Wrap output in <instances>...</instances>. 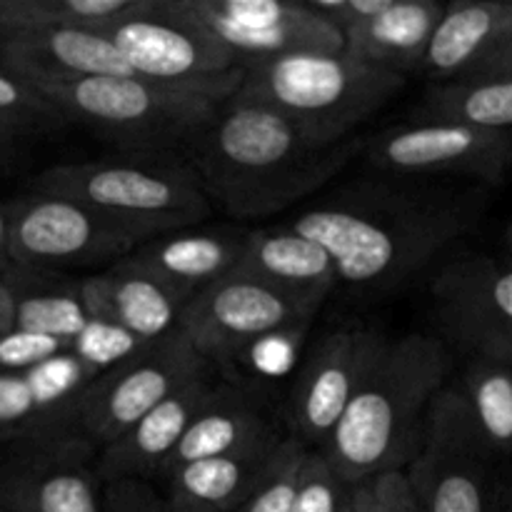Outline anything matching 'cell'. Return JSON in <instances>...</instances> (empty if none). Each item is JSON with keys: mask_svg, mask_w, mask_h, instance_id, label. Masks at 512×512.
<instances>
[{"mask_svg": "<svg viewBox=\"0 0 512 512\" xmlns=\"http://www.w3.org/2000/svg\"><path fill=\"white\" fill-rule=\"evenodd\" d=\"M473 223L470 195L363 180L303 210L290 228L330 255L340 285L373 298L403 288Z\"/></svg>", "mask_w": 512, "mask_h": 512, "instance_id": "6da1fadb", "label": "cell"}, {"mask_svg": "<svg viewBox=\"0 0 512 512\" xmlns=\"http://www.w3.org/2000/svg\"><path fill=\"white\" fill-rule=\"evenodd\" d=\"M365 143V135L323 143L273 105L238 90L190 148V165L210 205L240 220L268 218L323 188Z\"/></svg>", "mask_w": 512, "mask_h": 512, "instance_id": "7a4b0ae2", "label": "cell"}, {"mask_svg": "<svg viewBox=\"0 0 512 512\" xmlns=\"http://www.w3.org/2000/svg\"><path fill=\"white\" fill-rule=\"evenodd\" d=\"M450 370L453 355L433 335L388 340L320 453L348 483L405 470L418 450L425 413Z\"/></svg>", "mask_w": 512, "mask_h": 512, "instance_id": "3957f363", "label": "cell"}, {"mask_svg": "<svg viewBox=\"0 0 512 512\" xmlns=\"http://www.w3.org/2000/svg\"><path fill=\"white\" fill-rule=\"evenodd\" d=\"M33 190L85 205L148 240L193 228L213 213L193 165L173 155L128 153L55 165L35 178Z\"/></svg>", "mask_w": 512, "mask_h": 512, "instance_id": "277c9868", "label": "cell"}, {"mask_svg": "<svg viewBox=\"0 0 512 512\" xmlns=\"http://www.w3.org/2000/svg\"><path fill=\"white\" fill-rule=\"evenodd\" d=\"M70 123L105 135L128 153L173 155L193 148L225 103L213 90L105 75L38 88Z\"/></svg>", "mask_w": 512, "mask_h": 512, "instance_id": "5b68a950", "label": "cell"}, {"mask_svg": "<svg viewBox=\"0 0 512 512\" xmlns=\"http://www.w3.org/2000/svg\"><path fill=\"white\" fill-rule=\"evenodd\" d=\"M405 75L373 68L345 53H298L245 68L240 93L273 105L323 143L353 138L403 90Z\"/></svg>", "mask_w": 512, "mask_h": 512, "instance_id": "8992f818", "label": "cell"}, {"mask_svg": "<svg viewBox=\"0 0 512 512\" xmlns=\"http://www.w3.org/2000/svg\"><path fill=\"white\" fill-rule=\"evenodd\" d=\"M493 455L463 390L445 385L425 413L405 475L425 512H493Z\"/></svg>", "mask_w": 512, "mask_h": 512, "instance_id": "52a82bcc", "label": "cell"}, {"mask_svg": "<svg viewBox=\"0 0 512 512\" xmlns=\"http://www.w3.org/2000/svg\"><path fill=\"white\" fill-rule=\"evenodd\" d=\"M210 368L213 365L190 345V340L175 330L93 380L78 408L80 433L95 450L108 448L155 405L195 380L213 375Z\"/></svg>", "mask_w": 512, "mask_h": 512, "instance_id": "ba28073f", "label": "cell"}, {"mask_svg": "<svg viewBox=\"0 0 512 512\" xmlns=\"http://www.w3.org/2000/svg\"><path fill=\"white\" fill-rule=\"evenodd\" d=\"M103 33L138 78L213 90L223 98L243 88V63L208 33L170 15L163 0H150L145 10L108 25Z\"/></svg>", "mask_w": 512, "mask_h": 512, "instance_id": "9c48e42d", "label": "cell"}, {"mask_svg": "<svg viewBox=\"0 0 512 512\" xmlns=\"http://www.w3.org/2000/svg\"><path fill=\"white\" fill-rule=\"evenodd\" d=\"M163 8L225 45L243 68L283 55L343 53L345 48L343 33L303 3L163 0Z\"/></svg>", "mask_w": 512, "mask_h": 512, "instance_id": "30bf717a", "label": "cell"}, {"mask_svg": "<svg viewBox=\"0 0 512 512\" xmlns=\"http://www.w3.org/2000/svg\"><path fill=\"white\" fill-rule=\"evenodd\" d=\"M145 240L138 230L58 195L33 193L10 210L8 255L33 268L120 263Z\"/></svg>", "mask_w": 512, "mask_h": 512, "instance_id": "8fae6325", "label": "cell"}, {"mask_svg": "<svg viewBox=\"0 0 512 512\" xmlns=\"http://www.w3.org/2000/svg\"><path fill=\"white\" fill-rule=\"evenodd\" d=\"M313 320L278 290L233 270L188 300L178 330L213 365L248 353L270 335L305 330Z\"/></svg>", "mask_w": 512, "mask_h": 512, "instance_id": "7c38bea8", "label": "cell"}, {"mask_svg": "<svg viewBox=\"0 0 512 512\" xmlns=\"http://www.w3.org/2000/svg\"><path fill=\"white\" fill-rule=\"evenodd\" d=\"M373 168L393 175H473L500 183L512 165V133L423 120L368 138Z\"/></svg>", "mask_w": 512, "mask_h": 512, "instance_id": "4fadbf2b", "label": "cell"}, {"mask_svg": "<svg viewBox=\"0 0 512 512\" xmlns=\"http://www.w3.org/2000/svg\"><path fill=\"white\" fill-rule=\"evenodd\" d=\"M440 325L473 360L512 365V265L468 255L433 280Z\"/></svg>", "mask_w": 512, "mask_h": 512, "instance_id": "5bb4252c", "label": "cell"}, {"mask_svg": "<svg viewBox=\"0 0 512 512\" xmlns=\"http://www.w3.org/2000/svg\"><path fill=\"white\" fill-rule=\"evenodd\" d=\"M388 338L375 330H338L318 340L305 358L288 398L290 425L298 443L323 448L370 370L378 365Z\"/></svg>", "mask_w": 512, "mask_h": 512, "instance_id": "9a60e30c", "label": "cell"}, {"mask_svg": "<svg viewBox=\"0 0 512 512\" xmlns=\"http://www.w3.org/2000/svg\"><path fill=\"white\" fill-rule=\"evenodd\" d=\"M93 453L83 433L33 440L5 475L0 498L13 512H103Z\"/></svg>", "mask_w": 512, "mask_h": 512, "instance_id": "2e32d148", "label": "cell"}, {"mask_svg": "<svg viewBox=\"0 0 512 512\" xmlns=\"http://www.w3.org/2000/svg\"><path fill=\"white\" fill-rule=\"evenodd\" d=\"M0 65L35 90L105 75H133L103 30L40 28L0 35Z\"/></svg>", "mask_w": 512, "mask_h": 512, "instance_id": "e0dca14e", "label": "cell"}, {"mask_svg": "<svg viewBox=\"0 0 512 512\" xmlns=\"http://www.w3.org/2000/svg\"><path fill=\"white\" fill-rule=\"evenodd\" d=\"M78 295L90 320L123 330L140 343H155L173 335L188 305V298L128 258L85 278L78 285Z\"/></svg>", "mask_w": 512, "mask_h": 512, "instance_id": "ac0fdd59", "label": "cell"}, {"mask_svg": "<svg viewBox=\"0 0 512 512\" xmlns=\"http://www.w3.org/2000/svg\"><path fill=\"white\" fill-rule=\"evenodd\" d=\"M218 390L220 383H215L213 375H208L155 405L115 443L100 450V458L95 463L98 478L105 483H118V480H143L163 473L165 463L183 440L185 430L218 395Z\"/></svg>", "mask_w": 512, "mask_h": 512, "instance_id": "d6986e66", "label": "cell"}, {"mask_svg": "<svg viewBox=\"0 0 512 512\" xmlns=\"http://www.w3.org/2000/svg\"><path fill=\"white\" fill-rule=\"evenodd\" d=\"M235 270L278 290L310 315L340 288L330 255L290 225L245 233Z\"/></svg>", "mask_w": 512, "mask_h": 512, "instance_id": "ffe728a7", "label": "cell"}, {"mask_svg": "<svg viewBox=\"0 0 512 512\" xmlns=\"http://www.w3.org/2000/svg\"><path fill=\"white\" fill-rule=\"evenodd\" d=\"M243 243L245 235L233 230L185 228L145 240L128 260L190 300L238 268Z\"/></svg>", "mask_w": 512, "mask_h": 512, "instance_id": "44dd1931", "label": "cell"}, {"mask_svg": "<svg viewBox=\"0 0 512 512\" xmlns=\"http://www.w3.org/2000/svg\"><path fill=\"white\" fill-rule=\"evenodd\" d=\"M512 38V3L458 0L445 5L420 68L438 80L468 75Z\"/></svg>", "mask_w": 512, "mask_h": 512, "instance_id": "7402d4cb", "label": "cell"}, {"mask_svg": "<svg viewBox=\"0 0 512 512\" xmlns=\"http://www.w3.org/2000/svg\"><path fill=\"white\" fill-rule=\"evenodd\" d=\"M443 10L438 0H390L383 13L343 35V53L373 68L408 75L423 65Z\"/></svg>", "mask_w": 512, "mask_h": 512, "instance_id": "603a6c76", "label": "cell"}, {"mask_svg": "<svg viewBox=\"0 0 512 512\" xmlns=\"http://www.w3.org/2000/svg\"><path fill=\"white\" fill-rule=\"evenodd\" d=\"M273 440H280L278 428L265 418L258 403L240 390L220 385L218 395L185 430L183 440L173 450L160 475L170 473L180 465L220 458V455L238 453V450L255 448V445L273 443Z\"/></svg>", "mask_w": 512, "mask_h": 512, "instance_id": "cb8c5ba5", "label": "cell"}, {"mask_svg": "<svg viewBox=\"0 0 512 512\" xmlns=\"http://www.w3.org/2000/svg\"><path fill=\"white\" fill-rule=\"evenodd\" d=\"M280 440L220 455V458L180 465V468L165 473L163 478L168 480L173 500H178V503L208 512L240 510V505L245 503L250 490L263 475L265 465L273 458Z\"/></svg>", "mask_w": 512, "mask_h": 512, "instance_id": "d4e9b609", "label": "cell"}, {"mask_svg": "<svg viewBox=\"0 0 512 512\" xmlns=\"http://www.w3.org/2000/svg\"><path fill=\"white\" fill-rule=\"evenodd\" d=\"M425 120L512 133V75L440 80L423 98Z\"/></svg>", "mask_w": 512, "mask_h": 512, "instance_id": "484cf974", "label": "cell"}, {"mask_svg": "<svg viewBox=\"0 0 512 512\" xmlns=\"http://www.w3.org/2000/svg\"><path fill=\"white\" fill-rule=\"evenodd\" d=\"M150 0H0V35L40 28L103 30L145 10Z\"/></svg>", "mask_w": 512, "mask_h": 512, "instance_id": "4316f807", "label": "cell"}, {"mask_svg": "<svg viewBox=\"0 0 512 512\" xmlns=\"http://www.w3.org/2000/svg\"><path fill=\"white\" fill-rule=\"evenodd\" d=\"M463 395L493 453H512V365L473 360Z\"/></svg>", "mask_w": 512, "mask_h": 512, "instance_id": "83f0119b", "label": "cell"}, {"mask_svg": "<svg viewBox=\"0 0 512 512\" xmlns=\"http://www.w3.org/2000/svg\"><path fill=\"white\" fill-rule=\"evenodd\" d=\"M90 325V315L80 300L78 288L38 290L15 295L13 328L48 335L73 345V340Z\"/></svg>", "mask_w": 512, "mask_h": 512, "instance_id": "f1b7e54d", "label": "cell"}, {"mask_svg": "<svg viewBox=\"0 0 512 512\" xmlns=\"http://www.w3.org/2000/svg\"><path fill=\"white\" fill-rule=\"evenodd\" d=\"M305 455L308 448L295 438L280 440L273 458L238 512H293Z\"/></svg>", "mask_w": 512, "mask_h": 512, "instance_id": "f546056e", "label": "cell"}, {"mask_svg": "<svg viewBox=\"0 0 512 512\" xmlns=\"http://www.w3.org/2000/svg\"><path fill=\"white\" fill-rule=\"evenodd\" d=\"M63 123H68L63 113L50 100H45L33 85L0 68V128L5 133H33V130H48Z\"/></svg>", "mask_w": 512, "mask_h": 512, "instance_id": "4dcf8cb0", "label": "cell"}, {"mask_svg": "<svg viewBox=\"0 0 512 512\" xmlns=\"http://www.w3.org/2000/svg\"><path fill=\"white\" fill-rule=\"evenodd\" d=\"M353 483L320 450H308L300 470L293 512H343Z\"/></svg>", "mask_w": 512, "mask_h": 512, "instance_id": "1f68e13d", "label": "cell"}, {"mask_svg": "<svg viewBox=\"0 0 512 512\" xmlns=\"http://www.w3.org/2000/svg\"><path fill=\"white\" fill-rule=\"evenodd\" d=\"M145 345L150 343H140L138 338L123 333V330L110 328V325L98 323V320H90L88 328L73 340L70 350H73L83 363H88L90 368H95L98 373H105V370L113 368L115 363H120V360L130 358V355H135L138 350H143Z\"/></svg>", "mask_w": 512, "mask_h": 512, "instance_id": "d6a6232c", "label": "cell"}, {"mask_svg": "<svg viewBox=\"0 0 512 512\" xmlns=\"http://www.w3.org/2000/svg\"><path fill=\"white\" fill-rule=\"evenodd\" d=\"M70 350V343L48 335L28 333V330L10 328L8 333L0 335V370L3 373H23V370L35 368L45 360L63 355Z\"/></svg>", "mask_w": 512, "mask_h": 512, "instance_id": "836d02e7", "label": "cell"}, {"mask_svg": "<svg viewBox=\"0 0 512 512\" xmlns=\"http://www.w3.org/2000/svg\"><path fill=\"white\" fill-rule=\"evenodd\" d=\"M300 3L345 35L355 25L383 13L390 0H300Z\"/></svg>", "mask_w": 512, "mask_h": 512, "instance_id": "e575fe53", "label": "cell"}, {"mask_svg": "<svg viewBox=\"0 0 512 512\" xmlns=\"http://www.w3.org/2000/svg\"><path fill=\"white\" fill-rule=\"evenodd\" d=\"M375 512H425L410 488L405 470H388L373 478Z\"/></svg>", "mask_w": 512, "mask_h": 512, "instance_id": "d590c367", "label": "cell"}, {"mask_svg": "<svg viewBox=\"0 0 512 512\" xmlns=\"http://www.w3.org/2000/svg\"><path fill=\"white\" fill-rule=\"evenodd\" d=\"M103 512H163V500L143 480H118L108 483Z\"/></svg>", "mask_w": 512, "mask_h": 512, "instance_id": "8d00e7d4", "label": "cell"}, {"mask_svg": "<svg viewBox=\"0 0 512 512\" xmlns=\"http://www.w3.org/2000/svg\"><path fill=\"white\" fill-rule=\"evenodd\" d=\"M480 75H512V38L463 78H480Z\"/></svg>", "mask_w": 512, "mask_h": 512, "instance_id": "74e56055", "label": "cell"}, {"mask_svg": "<svg viewBox=\"0 0 512 512\" xmlns=\"http://www.w3.org/2000/svg\"><path fill=\"white\" fill-rule=\"evenodd\" d=\"M343 512H375L373 478L353 483V488H350V495H348V503H345Z\"/></svg>", "mask_w": 512, "mask_h": 512, "instance_id": "f35d334b", "label": "cell"}, {"mask_svg": "<svg viewBox=\"0 0 512 512\" xmlns=\"http://www.w3.org/2000/svg\"><path fill=\"white\" fill-rule=\"evenodd\" d=\"M493 512H512V470L495 483Z\"/></svg>", "mask_w": 512, "mask_h": 512, "instance_id": "ab89813d", "label": "cell"}, {"mask_svg": "<svg viewBox=\"0 0 512 512\" xmlns=\"http://www.w3.org/2000/svg\"><path fill=\"white\" fill-rule=\"evenodd\" d=\"M13 305L15 293L8 285H0V335L13 328Z\"/></svg>", "mask_w": 512, "mask_h": 512, "instance_id": "60d3db41", "label": "cell"}, {"mask_svg": "<svg viewBox=\"0 0 512 512\" xmlns=\"http://www.w3.org/2000/svg\"><path fill=\"white\" fill-rule=\"evenodd\" d=\"M8 233H10V210L0 205V255L8 250Z\"/></svg>", "mask_w": 512, "mask_h": 512, "instance_id": "b9f144b4", "label": "cell"}, {"mask_svg": "<svg viewBox=\"0 0 512 512\" xmlns=\"http://www.w3.org/2000/svg\"><path fill=\"white\" fill-rule=\"evenodd\" d=\"M163 512H208V510L193 508V505L178 503V500H173V498H170V503H163Z\"/></svg>", "mask_w": 512, "mask_h": 512, "instance_id": "7bdbcfd3", "label": "cell"}, {"mask_svg": "<svg viewBox=\"0 0 512 512\" xmlns=\"http://www.w3.org/2000/svg\"><path fill=\"white\" fill-rule=\"evenodd\" d=\"M13 138H15V135L5 133V130H3V128H0V148H3V145H5V143H8V140H13Z\"/></svg>", "mask_w": 512, "mask_h": 512, "instance_id": "ee69618b", "label": "cell"}, {"mask_svg": "<svg viewBox=\"0 0 512 512\" xmlns=\"http://www.w3.org/2000/svg\"><path fill=\"white\" fill-rule=\"evenodd\" d=\"M505 245H508L510 253H512V223L508 225V230H505Z\"/></svg>", "mask_w": 512, "mask_h": 512, "instance_id": "f6af8a7d", "label": "cell"}, {"mask_svg": "<svg viewBox=\"0 0 512 512\" xmlns=\"http://www.w3.org/2000/svg\"><path fill=\"white\" fill-rule=\"evenodd\" d=\"M0 265H3V263H0Z\"/></svg>", "mask_w": 512, "mask_h": 512, "instance_id": "bcb514c9", "label": "cell"}]
</instances>
